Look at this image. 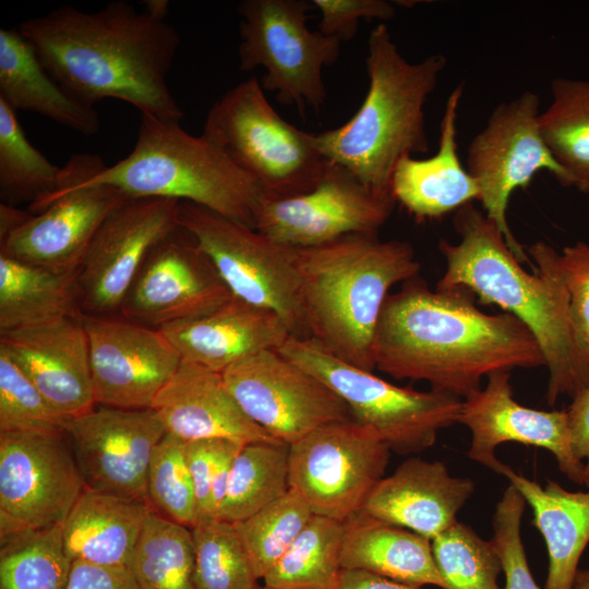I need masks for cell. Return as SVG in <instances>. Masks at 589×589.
Returning a JSON list of instances; mask_svg holds the SVG:
<instances>
[{"label":"cell","mask_w":589,"mask_h":589,"mask_svg":"<svg viewBox=\"0 0 589 589\" xmlns=\"http://www.w3.org/2000/svg\"><path fill=\"white\" fill-rule=\"evenodd\" d=\"M375 369L425 381L466 398L497 371L545 365L527 327L508 313L485 314L464 289L431 290L420 278L385 299L376 326Z\"/></svg>","instance_id":"obj_1"},{"label":"cell","mask_w":589,"mask_h":589,"mask_svg":"<svg viewBox=\"0 0 589 589\" xmlns=\"http://www.w3.org/2000/svg\"><path fill=\"white\" fill-rule=\"evenodd\" d=\"M17 29L48 73L82 101L116 98L160 120L183 118L166 80L180 36L166 21L118 0L96 12L63 5Z\"/></svg>","instance_id":"obj_2"},{"label":"cell","mask_w":589,"mask_h":589,"mask_svg":"<svg viewBox=\"0 0 589 589\" xmlns=\"http://www.w3.org/2000/svg\"><path fill=\"white\" fill-rule=\"evenodd\" d=\"M459 242L445 239L438 249L446 271L436 289H464L483 304H495L521 322L536 338L549 370L546 402L574 398L589 386V363L575 344L568 316V293L558 252L544 241L526 249L533 260L528 273L508 248L500 228L468 203L453 218Z\"/></svg>","instance_id":"obj_3"},{"label":"cell","mask_w":589,"mask_h":589,"mask_svg":"<svg viewBox=\"0 0 589 589\" xmlns=\"http://www.w3.org/2000/svg\"><path fill=\"white\" fill-rule=\"evenodd\" d=\"M297 267L308 339L373 372L374 335L388 291L420 271L411 244L382 241L377 235H348L297 249Z\"/></svg>","instance_id":"obj_4"},{"label":"cell","mask_w":589,"mask_h":589,"mask_svg":"<svg viewBox=\"0 0 589 589\" xmlns=\"http://www.w3.org/2000/svg\"><path fill=\"white\" fill-rule=\"evenodd\" d=\"M446 65L442 53L409 62L387 25L378 23L368 40L366 95L347 122L314 133L322 156L370 190L392 195V178L399 160L430 149L424 105Z\"/></svg>","instance_id":"obj_5"},{"label":"cell","mask_w":589,"mask_h":589,"mask_svg":"<svg viewBox=\"0 0 589 589\" xmlns=\"http://www.w3.org/2000/svg\"><path fill=\"white\" fill-rule=\"evenodd\" d=\"M84 182L131 197L191 202L253 229L264 199L259 184L203 134L149 115H142L131 153Z\"/></svg>","instance_id":"obj_6"},{"label":"cell","mask_w":589,"mask_h":589,"mask_svg":"<svg viewBox=\"0 0 589 589\" xmlns=\"http://www.w3.org/2000/svg\"><path fill=\"white\" fill-rule=\"evenodd\" d=\"M202 134L259 184L265 199L311 191L327 165L314 133L284 120L254 76L214 103Z\"/></svg>","instance_id":"obj_7"},{"label":"cell","mask_w":589,"mask_h":589,"mask_svg":"<svg viewBox=\"0 0 589 589\" xmlns=\"http://www.w3.org/2000/svg\"><path fill=\"white\" fill-rule=\"evenodd\" d=\"M277 351L330 387L352 419L375 430L396 454L432 447L440 431L458 422L462 400L453 394L396 386L332 356L311 339L290 336Z\"/></svg>","instance_id":"obj_8"},{"label":"cell","mask_w":589,"mask_h":589,"mask_svg":"<svg viewBox=\"0 0 589 589\" xmlns=\"http://www.w3.org/2000/svg\"><path fill=\"white\" fill-rule=\"evenodd\" d=\"M312 9L306 0H244L237 7L240 69L264 68L263 89L284 105H294L302 116L306 106L318 112L324 105L323 69L338 60L341 45L308 28Z\"/></svg>","instance_id":"obj_9"},{"label":"cell","mask_w":589,"mask_h":589,"mask_svg":"<svg viewBox=\"0 0 589 589\" xmlns=\"http://www.w3.org/2000/svg\"><path fill=\"white\" fill-rule=\"evenodd\" d=\"M179 225L192 235L233 296L277 313L291 336L308 339L296 248L185 201L179 204Z\"/></svg>","instance_id":"obj_10"},{"label":"cell","mask_w":589,"mask_h":589,"mask_svg":"<svg viewBox=\"0 0 589 589\" xmlns=\"http://www.w3.org/2000/svg\"><path fill=\"white\" fill-rule=\"evenodd\" d=\"M105 167L98 155H72L60 188L29 205L31 216L0 239V253L56 272L79 271L100 225L131 197L111 185L84 182Z\"/></svg>","instance_id":"obj_11"},{"label":"cell","mask_w":589,"mask_h":589,"mask_svg":"<svg viewBox=\"0 0 589 589\" xmlns=\"http://www.w3.org/2000/svg\"><path fill=\"white\" fill-rule=\"evenodd\" d=\"M540 112V98L531 91L500 103L469 143L466 159V169L477 182L486 217L500 228L517 260L528 264L529 256L506 218L512 193L528 187L541 170L549 171L567 188V176L541 135Z\"/></svg>","instance_id":"obj_12"},{"label":"cell","mask_w":589,"mask_h":589,"mask_svg":"<svg viewBox=\"0 0 589 589\" xmlns=\"http://www.w3.org/2000/svg\"><path fill=\"white\" fill-rule=\"evenodd\" d=\"M390 453L372 428L354 420L333 422L289 445V486L313 515L345 522L362 510Z\"/></svg>","instance_id":"obj_13"},{"label":"cell","mask_w":589,"mask_h":589,"mask_svg":"<svg viewBox=\"0 0 589 589\" xmlns=\"http://www.w3.org/2000/svg\"><path fill=\"white\" fill-rule=\"evenodd\" d=\"M64 432H0L1 540L62 525L86 489Z\"/></svg>","instance_id":"obj_14"},{"label":"cell","mask_w":589,"mask_h":589,"mask_svg":"<svg viewBox=\"0 0 589 589\" xmlns=\"http://www.w3.org/2000/svg\"><path fill=\"white\" fill-rule=\"evenodd\" d=\"M221 374L244 413L287 445L323 425L353 420L330 387L277 349L248 356Z\"/></svg>","instance_id":"obj_15"},{"label":"cell","mask_w":589,"mask_h":589,"mask_svg":"<svg viewBox=\"0 0 589 589\" xmlns=\"http://www.w3.org/2000/svg\"><path fill=\"white\" fill-rule=\"evenodd\" d=\"M179 204L173 199L129 197L107 216L80 267L83 314L120 316L147 254L179 227Z\"/></svg>","instance_id":"obj_16"},{"label":"cell","mask_w":589,"mask_h":589,"mask_svg":"<svg viewBox=\"0 0 589 589\" xmlns=\"http://www.w3.org/2000/svg\"><path fill=\"white\" fill-rule=\"evenodd\" d=\"M341 166L327 160L320 182L309 192L263 199L254 229L291 248L317 247L354 233L377 235L395 206Z\"/></svg>","instance_id":"obj_17"},{"label":"cell","mask_w":589,"mask_h":589,"mask_svg":"<svg viewBox=\"0 0 589 589\" xmlns=\"http://www.w3.org/2000/svg\"><path fill=\"white\" fill-rule=\"evenodd\" d=\"M233 294L180 225L147 254L120 316L153 328L205 315Z\"/></svg>","instance_id":"obj_18"},{"label":"cell","mask_w":589,"mask_h":589,"mask_svg":"<svg viewBox=\"0 0 589 589\" xmlns=\"http://www.w3.org/2000/svg\"><path fill=\"white\" fill-rule=\"evenodd\" d=\"M97 406L64 426L86 488L148 503L149 461L166 434L160 419L152 408Z\"/></svg>","instance_id":"obj_19"},{"label":"cell","mask_w":589,"mask_h":589,"mask_svg":"<svg viewBox=\"0 0 589 589\" xmlns=\"http://www.w3.org/2000/svg\"><path fill=\"white\" fill-rule=\"evenodd\" d=\"M96 405L147 409L181 357L159 328L83 314Z\"/></svg>","instance_id":"obj_20"},{"label":"cell","mask_w":589,"mask_h":589,"mask_svg":"<svg viewBox=\"0 0 589 589\" xmlns=\"http://www.w3.org/2000/svg\"><path fill=\"white\" fill-rule=\"evenodd\" d=\"M509 378V371L494 372L484 388L464 398L458 422L471 433L468 457L503 476L507 465L496 458L497 446L516 442L542 447L553 454L564 476L584 484L585 465L573 452L566 410L544 411L519 405Z\"/></svg>","instance_id":"obj_21"},{"label":"cell","mask_w":589,"mask_h":589,"mask_svg":"<svg viewBox=\"0 0 589 589\" xmlns=\"http://www.w3.org/2000/svg\"><path fill=\"white\" fill-rule=\"evenodd\" d=\"M81 317L0 333V349L67 419L96 406L88 337Z\"/></svg>","instance_id":"obj_22"},{"label":"cell","mask_w":589,"mask_h":589,"mask_svg":"<svg viewBox=\"0 0 589 589\" xmlns=\"http://www.w3.org/2000/svg\"><path fill=\"white\" fill-rule=\"evenodd\" d=\"M473 492L472 480L450 476L444 462L411 457L376 483L361 512L432 541L458 521Z\"/></svg>","instance_id":"obj_23"},{"label":"cell","mask_w":589,"mask_h":589,"mask_svg":"<svg viewBox=\"0 0 589 589\" xmlns=\"http://www.w3.org/2000/svg\"><path fill=\"white\" fill-rule=\"evenodd\" d=\"M152 409L166 433L184 442L223 438L245 445L277 441L244 413L220 372L182 359Z\"/></svg>","instance_id":"obj_24"},{"label":"cell","mask_w":589,"mask_h":589,"mask_svg":"<svg viewBox=\"0 0 589 589\" xmlns=\"http://www.w3.org/2000/svg\"><path fill=\"white\" fill-rule=\"evenodd\" d=\"M159 329L182 360L220 373L248 356L278 349L291 336L277 313L236 296L205 315Z\"/></svg>","instance_id":"obj_25"},{"label":"cell","mask_w":589,"mask_h":589,"mask_svg":"<svg viewBox=\"0 0 589 589\" xmlns=\"http://www.w3.org/2000/svg\"><path fill=\"white\" fill-rule=\"evenodd\" d=\"M464 87L459 83L446 99L436 153L424 159L404 157L394 170L390 193L417 220L437 218L479 201L477 182L457 152V112Z\"/></svg>","instance_id":"obj_26"},{"label":"cell","mask_w":589,"mask_h":589,"mask_svg":"<svg viewBox=\"0 0 589 589\" xmlns=\"http://www.w3.org/2000/svg\"><path fill=\"white\" fill-rule=\"evenodd\" d=\"M152 510L148 503L86 488L62 524L70 560L128 567Z\"/></svg>","instance_id":"obj_27"},{"label":"cell","mask_w":589,"mask_h":589,"mask_svg":"<svg viewBox=\"0 0 589 589\" xmlns=\"http://www.w3.org/2000/svg\"><path fill=\"white\" fill-rule=\"evenodd\" d=\"M0 98L15 111L39 113L84 135L100 129L94 106L73 96L48 73L17 28L0 29Z\"/></svg>","instance_id":"obj_28"},{"label":"cell","mask_w":589,"mask_h":589,"mask_svg":"<svg viewBox=\"0 0 589 589\" xmlns=\"http://www.w3.org/2000/svg\"><path fill=\"white\" fill-rule=\"evenodd\" d=\"M503 476L533 512V526L548 552L544 589H573L578 563L589 543V490L570 492L555 481L545 485L506 467Z\"/></svg>","instance_id":"obj_29"},{"label":"cell","mask_w":589,"mask_h":589,"mask_svg":"<svg viewBox=\"0 0 589 589\" xmlns=\"http://www.w3.org/2000/svg\"><path fill=\"white\" fill-rule=\"evenodd\" d=\"M342 569L372 573L401 584L444 589L430 539L359 512L345 522Z\"/></svg>","instance_id":"obj_30"},{"label":"cell","mask_w":589,"mask_h":589,"mask_svg":"<svg viewBox=\"0 0 589 589\" xmlns=\"http://www.w3.org/2000/svg\"><path fill=\"white\" fill-rule=\"evenodd\" d=\"M79 273L56 272L0 253V333L81 317Z\"/></svg>","instance_id":"obj_31"},{"label":"cell","mask_w":589,"mask_h":589,"mask_svg":"<svg viewBox=\"0 0 589 589\" xmlns=\"http://www.w3.org/2000/svg\"><path fill=\"white\" fill-rule=\"evenodd\" d=\"M539 115L541 135L567 176V188L589 193V79L555 77Z\"/></svg>","instance_id":"obj_32"},{"label":"cell","mask_w":589,"mask_h":589,"mask_svg":"<svg viewBox=\"0 0 589 589\" xmlns=\"http://www.w3.org/2000/svg\"><path fill=\"white\" fill-rule=\"evenodd\" d=\"M289 489V445L279 441L245 444L233 458L217 519L244 520Z\"/></svg>","instance_id":"obj_33"},{"label":"cell","mask_w":589,"mask_h":589,"mask_svg":"<svg viewBox=\"0 0 589 589\" xmlns=\"http://www.w3.org/2000/svg\"><path fill=\"white\" fill-rule=\"evenodd\" d=\"M345 524L313 515L262 579L272 589H337Z\"/></svg>","instance_id":"obj_34"},{"label":"cell","mask_w":589,"mask_h":589,"mask_svg":"<svg viewBox=\"0 0 589 589\" xmlns=\"http://www.w3.org/2000/svg\"><path fill=\"white\" fill-rule=\"evenodd\" d=\"M194 562L192 529L152 510L128 567L140 589H194Z\"/></svg>","instance_id":"obj_35"},{"label":"cell","mask_w":589,"mask_h":589,"mask_svg":"<svg viewBox=\"0 0 589 589\" xmlns=\"http://www.w3.org/2000/svg\"><path fill=\"white\" fill-rule=\"evenodd\" d=\"M62 168L50 163L27 140L17 118L0 98V197L3 204L33 205L56 192Z\"/></svg>","instance_id":"obj_36"},{"label":"cell","mask_w":589,"mask_h":589,"mask_svg":"<svg viewBox=\"0 0 589 589\" xmlns=\"http://www.w3.org/2000/svg\"><path fill=\"white\" fill-rule=\"evenodd\" d=\"M72 561L62 525L1 540L0 589H65Z\"/></svg>","instance_id":"obj_37"},{"label":"cell","mask_w":589,"mask_h":589,"mask_svg":"<svg viewBox=\"0 0 589 589\" xmlns=\"http://www.w3.org/2000/svg\"><path fill=\"white\" fill-rule=\"evenodd\" d=\"M312 516L306 502L289 489L254 515L232 524L260 580L289 549Z\"/></svg>","instance_id":"obj_38"},{"label":"cell","mask_w":589,"mask_h":589,"mask_svg":"<svg viewBox=\"0 0 589 589\" xmlns=\"http://www.w3.org/2000/svg\"><path fill=\"white\" fill-rule=\"evenodd\" d=\"M194 541V589H259L260 580L235 526L220 519L197 521Z\"/></svg>","instance_id":"obj_39"},{"label":"cell","mask_w":589,"mask_h":589,"mask_svg":"<svg viewBox=\"0 0 589 589\" xmlns=\"http://www.w3.org/2000/svg\"><path fill=\"white\" fill-rule=\"evenodd\" d=\"M431 542L444 589H502V563L492 539L457 521Z\"/></svg>","instance_id":"obj_40"},{"label":"cell","mask_w":589,"mask_h":589,"mask_svg":"<svg viewBox=\"0 0 589 589\" xmlns=\"http://www.w3.org/2000/svg\"><path fill=\"white\" fill-rule=\"evenodd\" d=\"M147 500L159 515L192 528L196 500L185 457V442L166 433L155 447L147 472Z\"/></svg>","instance_id":"obj_41"},{"label":"cell","mask_w":589,"mask_h":589,"mask_svg":"<svg viewBox=\"0 0 589 589\" xmlns=\"http://www.w3.org/2000/svg\"><path fill=\"white\" fill-rule=\"evenodd\" d=\"M67 421L0 349V432H64Z\"/></svg>","instance_id":"obj_42"},{"label":"cell","mask_w":589,"mask_h":589,"mask_svg":"<svg viewBox=\"0 0 589 589\" xmlns=\"http://www.w3.org/2000/svg\"><path fill=\"white\" fill-rule=\"evenodd\" d=\"M526 504L509 484L495 506L492 541L505 575L503 589H540L529 568L520 531Z\"/></svg>","instance_id":"obj_43"},{"label":"cell","mask_w":589,"mask_h":589,"mask_svg":"<svg viewBox=\"0 0 589 589\" xmlns=\"http://www.w3.org/2000/svg\"><path fill=\"white\" fill-rule=\"evenodd\" d=\"M568 293V316L578 351L589 363V243L579 241L558 253Z\"/></svg>","instance_id":"obj_44"},{"label":"cell","mask_w":589,"mask_h":589,"mask_svg":"<svg viewBox=\"0 0 589 589\" xmlns=\"http://www.w3.org/2000/svg\"><path fill=\"white\" fill-rule=\"evenodd\" d=\"M320 11L318 31L341 43L354 37L361 20H390L395 7L385 0H312Z\"/></svg>","instance_id":"obj_45"},{"label":"cell","mask_w":589,"mask_h":589,"mask_svg":"<svg viewBox=\"0 0 589 589\" xmlns=\"http://www.w3.org/2000/svg\"><path fill=\"white\" fill-rule=\"evenodd\" d=\"M232 442L223 438L185 442V457L196 500V522L213 519L211 515L213 480L224 453Z\"/></svg>","instance_id":"obj_46"},{"label":"cell","mask_w":589,"mask_h":589,"mask_svg":"<svg viewBox=\"0 0 589 589\" xmlns=\"http://www.w3.org/2000/svg\"><path fill=\"white\" fill-rule=\"evenodd\" d=\"M65 589H140L129 567L72 562Z\"/></svg>","instance_id":"obj_47"},{"label":"cell","mask_w":589,"mask_h":589,"mask_svg":"<svg viewBox=\"0 0 589 589\" xmlns=\"http://www.w3.org/2000/svg\"><path fill=\"white\" fill-rule=\"evenodd\" d=\"M567 412L570 444L584 462V485L589 489V386L573 398Z\"/></svg>","instance_id":"obj_48"},{"label":"cell","mask_w":589,"mask_h":589,"mask_svg":"<svg viewBox=\"0 0 589 589\" xmlns=\"http://www.w3.org/2000/svg\"><path fill=\"white\" fill-rule=\"evenodd\" d=\"M337 589H421L372 573L342 569Z\"/></svg>","instance_id":"obj_49"},{"label":"cell","mask_w":589,"mask_h":589,"mask_svg":"<svg viewBox=\"0 0 589 589\" xmlns=\"http://www.w3.org/2000/svg\"><path fill=\"white\" fill-rule=\"evenodd\" d=\"M31 213L17 209L15 206L1 203L0 205V239L21 226Z\"/></svg>","instance_id":"obj_50"},{"label":"cell","mask_w":589,"mask_h":589,"mask_svg":"<svg viewBox=\"0 0 589 589\" xmlns=\"http://www.w3.org/2000/svg\"><path fill=\"white\" fill-rule=\"evenodd\" d=\"M144 12L156 20L165 21L169 11V1L167 0H145Z\"/></svg>","instance_id":"obj_51"},{"label":"cell","mask_w":589,"mask_h":589,"mask_svg":"<svg viewBox=\"0 0 589 589\" xmlns=\"http://www.w3.org/2000/svg\"><path fill=\"white\" fill-rule=\"evenodd\" d=\"M573 589H589V568L577 570Z\"/></svg>","instance_id":"obj_52"},{"label":"cell","mask_w":589,"mask_h":589,"mask_svg":"<svg viewBox=\"0 0 589 589\" xmlns=\"http://www.w3.org/2000/svg\"><path fill=\"white\" fill-rule=\"evenodd\" d=\"M259 589H272V588H268V587H266V586L263 585V586H260Z\"/></svg>","instance_id":"obj_53"}]
</instances>
